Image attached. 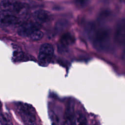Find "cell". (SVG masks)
<instances>
[{
  "label": "cell",
  "mask_w": 125,
  "mask_h": 125,
  "mask_svg": "<svg viewBox=\"0 0 125 125\" xmlns=\"http://www.w3.org/2000/svg\"><path fill=\"white\" fill-rule=\"evenodd\" d=\"M41 24L35 21H28L21 23L18 29V34L22 37H29L32 32L40 29Z\"/></svg>",
  "instance_id": "obj_5"
},
{
  "label": "cell",
  "mask_w": 125,
  "mask_h": 125,
  "mask_svg": "<svg viewBox=\"0 0 125 125\" xmlns=\"http://www.w3.org/2000/svg\"><path fill=\"white\" fill-rule=\"evenodd\" d=\"M1 106H2V104H1V102H0V109H1Z\"/></svg>",
  "instance_id": "obj_14"
},
{
  "label": "cell",
  "mask_w": 125,
  "mask_h": 125,
  "mask_svg": "<svg viewBox=\"0 0 125 125\" xmlns=\"http://www.w3.org/2000/svg\"><path fill=\"white\" fill-rule=\"evenodd\" d=\"M43 33L40 30H36L31 33L29 36V38L33 41H39L43 37Z\"/></svg>",
  "instance_id": "obj_12"
},
{
  "label": "cell",
  "mask_w": 125,
  "mask_h": 125,
  "mask_svg": "<svg viewBox=\"0 0 125 125\" xmlns=\"http://www.w3.org/2000/svg\"><path fill=\"white\" fill-rule=\"evenodd\" d=\"M74 42V38L71 34L69 33H64L61 38L58 47V50L62 52L65 51V50H66V47L73 43Z\"/></svg>",
  "instance_id": "obj_8"
},
{
  "label": "cell",
  "mask_w": 125,
  "mask_h": 125,
  "mask_svg": "<svg viewBox=\"0 0 125 125\" xmlns=\"http://www.w3.org/2000/svg\"><path fill=\"white\" fill-rule=\"evenodd\" d=\"M33 18L35 21L41 24L47 22L51 19V14L45 10L39 9L33 13Z\"/></svg>",
  "instance_id": "obj_7"
},
{
  "label": "cell",
  "mask_w": 125,
  "mask_h": 125,
  "mask_svg": "<svg viewBox=\"0 0 125 125\" xmlns=\"http://www.w3.org/2000/svg\"><path fill=\"white\" fill-rule=\"evenodd\" d=\"M54 54L53 46L48 43L42 44L39 49L38 60L41 65L46 66L50 62Z\"/></svg>",
  "instance_id": "obj_3"
},
{
  "label": "cell",
  "mask_w": 125,
  "mask_h": 125,
  "mask_svg": "<svg viewBox=\"0 0 125 125\" xmlns=\"http://www.w3.org/2000/svg\"><path fill=\"white\" fill-rule=\"evenodd\" d=\"M20 19L14 14L4 11H0V26L8 27L21 24Z\"/></svg>",
  "instance_id": "obj_6"
},
{
  "label": "cell",
  "mask_w": 125,
  "mask_h": 125,
  "mask_svg": "<svg viewBox=\"0 0 125 125\" xmlns=\"http://www.w3.org/2000/svg\"><path fill=\"white\" fill-rule=\"evenodd\" d=\"M88 35L94 47L100 51H105L110 44L109 31L104 27H98L94 24H90Z\"/></svg>",
  "instance_id": "obj_1"
},
{
  "label": "cell",
  "mask_w": 125,
  "mask_h": 125,
  "mask_svg": "<svg viewBox=\"0 0 125 125\" xmlns=\"http://www.w3.org/2000/svg\"><path fill=\"white\" fill-rule=\"evenodd\" d=\"M0 8L1 11H6L12 14L23 13L25 6L22 3L14 0H2L0 3Z\"/></svg>",
  "instance_id": "obj_4"
},
{
  "label": "cell",
  "mask_w": 125,
  "mask_h": 125,
  "mask_svg": "<svg viewBox=\"0 0 125 125\" xmlns=\"http://www.w3.org/2000/svg\"><path fill=\"white\" fill-rule=\"evenodd\" d=\"M16 107L25 125H36L35 110L31 105L20 103L17 104Z\"/></svg>",
  "instance_id": "obj_2"
},
{
  "label": "cell",
  "mask_w": 125,
  "mask_h": 125,
  "mask_svg": "<svg viewBox=\"0 0 125 125\" xmlns=\"http://www.w3.org/2000/svg\"><path fill=\"white\" fill-rule=\"evenodd\" d=\"M71 125H86L87 121L85 115L81 111L74 113L71 118Z\"/></svg>",
  "instance_id": "obj_9"
},
{
  "label": "cell",
  "mask_w": 125,
  "mask_h": 125,
  "mask_svg": "<svg viewBox=\"0 0 125 125\" xmlns=\"http://www.w3.org/2000/svg\"><path fill=\"white\" fill-rule=\"evenodd\" d=\"M0 123L1 125H13L10 116L5 113H0Z\"/></svg>",
  "instance_id": "obj_11"
},
{
  "label": "cell",
  "mask_w": 125,
  "mask_h": 125,
  "mask_svg": "<svg viewBox=\"0 0 125 125\" xmlns=\"http://www.w3.org/2000/svg\"><path fill=\"white\" fill-rule=\"evenodd\" d=\"M66 21H58V22L56 23V28L58 30H63L66 26Z\"/></svg>",
  "instance_id": "obj_13"
},
{
  "label": "cell",
  "mask_w": 125,
  "mask_h": 125,
  "mask_svg": "<svg viewBox=\"0 0 125 125\" xmlns=\"http://www.w3.org/2000/svg\"><path fill=\"white\" fill-rule=\"evenodd\" d=\"M115 38L118 43L124 44L125 39V22L124 20L121 21L117 27Z\"/></svg>",
  "instance_id": "obj_10"
}]
</instances>
